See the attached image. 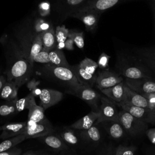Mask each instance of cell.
Wrapping results in <instances>:
<instances>
[{"instance_id": "22", "label": "cell", "mask_w": 155, "mask_h": 155, "mask_svg": "<svg viewBox=\"0 0 155 155\" xmlns=\"http://www.w3.org/2000/svg\"><path fill=\"white\" fill-rule=\"evenodd\" d=\"M70 68L80 84L93 87L96 84L97 74H92L87 72L79 64L70 65Z\"/></svg>"}, {"instance_id": "33", "label": "cell", "mask_w": 155, "mask_h": 155, "mask_svg": "<svg viewBox=\"0 0 155 155\" xmlns=\"http://www.w3.org/2000/svg\"><path fill=\"white\" fill-rule=\"evenodd\" d=\"M56 37L57 40V48L61 49L64 47V42L68 38L69 30L64 26H58L56 28Z\"/></svg>"}, {"instance_id": "50", "label": "cell", "mask_w": 155, "mask_h": 155, "mask_svg": "<svg viewBox=\"0 0 155 155\" xmlns=\"http://www.w3.org/2000/svg\"><path fill=\"white\" fill-rule=\"evenodd\" d=\"M153 155H155V153H154V154H153Z\"/></svg>"}, {"instance_id": "51", "label": "cell", "mask_w": 155, "mask_h": 155, "mask_svg": "<svg viewBox=\"0 0 155 155\" xmlns=\"http://www.w3.org/2000/svg\"><path fill=\"white\" fill-rule=\"evenodd\" d=\"M20 155H21V154H20Z\"/></svg>"}, {"instance_id": "25", "label": "cell", "mask_w": 155, "mask_h": 155, "mask_svg": "<svg viewBox=\"0 0 155 155\" xmlns=\"http://www.w3.org/2000/svg\"><path fill=\"white\" fill-rule=\"evenodd\" d=\"M99 117L98 112L91 111L85 116L79 119L69 127L78 130H87L91 127L96 124V120Z\"/></svg>"}, {"instance_id": "28", "label": "cell", "mask_w": 155, "mask_h": 155, "mask_svg": "<svg viewBox=\"0 0 155 155\" xmlns=\"http://www.w3.org/2000/svg\"><path fill=\"white\" fill-rule=\"evenodd\" d=\"M18 88L19 87L13 82L7 81L1 91L0 99L5 101H13L18 99Z\"/></svg>"}, {"instance_id": "8", "label": "cell", "mask_w": 155, "mask_h": 155, "mask_svg": "<svg viewBox=\"0 0 155 155\" xmlns=\"http://www.w3.org/2000/svg\"><path fill=\"white\" fill-rule=\"evenodd\" d=\"M98 113L99 117L95 124H99L105 120L118 121L119 111L117 110L116 104L105 95H101Z\"/></svg>"}, {"instance_id": "35", "label": "cell", "mask_w": 155, "mask_h": 155, "mask_svg": "<svg viewBox=\"0 0 155 155\" xmlns=\"http://www.w3.org/2000/svg\"><path fill=\"white\" fill-rule=\"evenodd\" d=\"M68 37L71 38L73 41L74 44H75L79 48H84L85 43L83 32H77L74 30H71L69 31Z\"/></svg>"}, {"instance_id": "14", "label": "cell", "mask_w": 155, "mask_h": 155, "mask_svg": "<svg viewBox=\"0 0 155 155\" xmlns=\"http://www.w3.org/2000/svg\"><path fill=\"white\" fill-rule=\"evenodd\" d=\"M101 14V13L93 10H87L76 12L71 17L81 20L84 23L87 31L94 32L97 27Z\"/></svg>"}, {"instance_id": "16", "label": "cell", "mask_w": 155, "mask_h": 155, "mask_svg": "<svg viewBox=\"0 0 155 155\" xmlns=\"http://www.w3.org/2000/svg\"><path fill=\"white\" fill-rule=\"evenodd\" d=\"M56 133L70 148L75 149L84 146L78 130L70 127H64L59 129Z\"/></svg>"}, {"instance_id": "5", "label": "cell", "mask_w": 155, "mask_h": 155, "mask_svg": "<svg viewBox=\"0 0 155 155\" xmlns=\"http://www.w3.org/2000/svg\"><path fill=\"white\" fill-rule=\"evenodd\" d=\"M68 94L74 95L85 102L91 108V111L98 112L101 104V94L92 87L79 84L65 91Z\"/></svg>"}, {"instance_id": "36", "label": "cell", "mask_w": 155, "mask_h": 155, "mask_svg": "<svg viewBox=\"0 0 155 155\" xmlns=\"http://www.w3.org/2000/svg\"><path fill=\"white\" fill-rule=\"evenodd\" d=\"M34 62L40 63V64H50L49 53L48 51L42 50L39 51L34 58Z\"/></svg>"}, {"instance_id": "32", "label": "cell", "mask_w": 155, "mask_h": 155, "mask_svg": "<svg viewBox=\"0 0 155 155\" xmlns=\"http://www.w3.org/2000/svg\"><path fill=\"white\" fill-rule=\"evenodd\" d=\"M111 152L113 155H134L136 147L134 146H126L119 145L114 146L111 144Z\"/></svg>"}, {"instance_id": "49", "label": "cell", "mask_w": 155, "mask_h": 155, "mask_svg": "<svg viewBox=\"0 0 155 155\" xmlns=\"http://www.w3.org/2000/svg\"><path fill=\"white\" fill-rule=\"evenodd\" d=\"M1 130V127H0V130Z\"/></svg>"}, {"instance_id": "20", "label": "cell", "mask_w": 155, "mask_h": 155, "mask_svg": "<svg viewBox=\"0 0 155 155\" xmlns=\"http://www.w3.org/2000/svg\"><path fill=\"white\" fill-rule=\"evenodd\" d=\"M27 126V122L7 123L1 127L2 133L0 139L5 140L24 134Z\"/></svg>"}, {"instance_id": "27", "label": "cell", "mask_w": 155, "mask_h": 155, "mask_svg": "<svg viewBox=\"0 0 155 155\" xmlns=\"http://www.w3.org/2000/svg\"><path fill=\"white\" fill-rule=\"evenodd\" d=\"M41 40L43 50L50 51L57 47L58 43L56 33L52 27L42 31Z\"/></svg>"}, {"instance_id": "21", "label": "cell", "mask_w": 155, "mask_h": 155, "mask_svg": "<svg viewBox=\"0 0 155 155\" xmlns=\"http://www.w3.org/2000/svg\"><path fill=\"white\" fill-rule=\"evenodd\" d=\"M132 52L155 74V51L149 49L148 47L135 48Z\"/></svg>"}, {"instance_id": "47", "label": "cell", "mask_w": 155, "mask_h": 155, "mask_svg": "<svg viewBox=\"0 0 155 155\" xmlns=\"http://www.w3.org/2000/svg\"><path fill=\"white\" fill-rule=\"evenodd\" d=\"M153 12H154V25H155V0L153 4Z\"/></svg>"}, {"instance_id": "41", "label": "cell", "mask_w": 155, "mask_h": 155, "mask_svg": "<svg viewBox=\"0 0 155 155\" xmlns=\"http://www.w3.org/2000/svg\"><path fill=\"white\" fill-rule=\"evenodd\" d=\"M143 96L148 99L150 105L151 110L155 111V93L143 94Z\"/></svg>"}, {"instance_id": "12", "label": "cell", "mask_w": 155, "mask_h": 155, "mask_svg": "<svg viewBox=\"0 0 155 155\" xmlns=\"http://www.w3.org/2000/svg\"><path fill=\"white\" fill-rule=\"evenodd\" d=\"M132 1L137 0H88L78 12L93 10L102 13L115 5Z\"/></svg>"}, {"instance_id": "31", "label": "cell", "mask_w": 155, "mask_h": 155, "mask_svg": "<svg viewBox=\"0 0 155 155\" xmlns=\"http://www.w3.org/2000/svg\"><path fill=\"white\" fill-rule=\"evenodd\" d=\"M25 139H27L25 134H22L16 137L4 140L1 143H0V153L5 151L12 148L16 147L17 145Z\"/></svg>"}, {"instance_id": "11", "label": "cell", "mask_w": 155, "mask_h": 155, "mask_svg": "<svg viewBox=\"0 0 155 155\" xmlns=\"http://www.w3.org/2000/svg\"><path fill=\"white\" fill-rule=\"evenodd\" d=\"M125 84L131 90L143 95L155 93V81L150 78H125Z\"/></svg>"}, {"instance_id": "34", "label": "cell", "mask_w": 155, "mask_h": 155, "mask_svg": "<svg viewBox=\"0 0 155 155\" xmlns=\"http://www.w3.org/2000/svg\"><path fill=\"white\" fill-rule=\"evenodd\" d=\"M79 65L87 72L92 74H96L95 73L98 67V65L97 62L91 59L85 58L80 62Z\"/></svg>"}, {"instance_id": "17", "label": "cell", "mask_w": 155, "mask_h": 155, "mask_svg": "<svg viewBox=\"0 0 155 155\" xmlns=\"http://www.w3.org/2000/svg\"><path fill=\"white\" fill-rule=\"evenodd\" d=\"M38 138L45 147L51 151H62L70 149V147L65 143L55 130L48 134Z\"/></svg>"}, {"instance_id": "44", "label": "cell", "mask_w": 155, "mask_h": 155, "mask_svg": "<svg viewBox=\"0 0 155 155\" xmlns=\"http://www.w3.org/2000/svg\"><path fill=\"white\" fill-rule=\"evenodd\" d=\"M22 155H51L50 154L41 151H27L24 153Z\"/></svg>"}, {"instance_id": "26", "label": "cell", "mask_w": 155, "mask_h": 155, "mask_svg": "<svg viewBox=\"0 0 155 155\" xmlns=\"http://www.w3.org/2000/svg\"><path fill=\"white\" fill-rule=\"evenodd\" d=\"M124 86L125 82L124 81L111 87L101 90V91L104 95L112 100L116 104H119L122 101L124 98L125 92Z\"/></svg>"}, {"instance_id": "46", "label": "cell", "mask_w": 155, "mask_h": 155, "mask_svg": "<svg viewBox=\"0 0 155 155\" xmlns=\"http://www.w3.org/2000/svg\"><path fill=\"white\" fill-rule=\"evenodd\" d=\"M41 90L38 88V87H36V88L33 89L32 90H31L30 93L35 97L36 96H39V94L41 93Z\"/></svg>"}, {"instance_id": "13", "label": "cell", "mask_w": 155, "mask_h": 155, "mask_svg": "<svg viewBox=\"0 0 155 155\" xmlns=\"http://www.w3.org/2000/svg\"><path fill=\"white\" fill-rule=\"evenodd\" d=\"M122 110H124L134 117L139 119L143 122L149 124H155V111L150 109L140 107L125 105L116 104Z\"/></svg>"}, {"instance_id": "18", "label": "cell", "mask_w": 155, "mask_h": 155, "mask_svg": "<svg viewBox=\"0 0 155 155\" xmlns=\"http://www.w3.org/2000/svg\"><path fill=\"white\" fill-rule=\"evenodd\" d=\"M79 133L84 146H97L102 140V134L97 124H94L87 130H79Z\"/></svg>"}, {"instance_id": "19", "label": "cell", "mask_w": 155, "mask_h": 155, "mask_svg": "<svg viewBox=\"0 0 155 155\" xmlns=\"http://www.w3.org/2000/svg\"><path fill=\"white\" fill-rule=\"evenodd\" d=\"M39 97L40 106L46 110L60 102L63 98V94L56 90L43 88L41 90Z\"/></svg>"}, {"instance_id": "7", "label": "cell", "mask_w": 155, "mask_h": 155, "mask_svg": "<svg viewBox=\"0 0 155 155\" xmlns=\"http://www.w3.org/2000/svg\"><path fill=\"white\" fill-rule=\"evenodd\" d=\"M88 0H56L54 11L61 21L77 12Z\"/></svg>"}, {"instance_id": "37", "label": "cell", "mask_w": 155, "mask_h": 155, "mask_svg": "<svg viewBox=\"0 0 155 155\" xmlns=\"http://www.w3.org/2000/svg\"><path fill=\"white\" fill-rule=\"evenodd\" d=\"M111 57L107 53L102 52L99 57L97 65L101 70H105L108 68V63Z\"/></svg>"}, {"instance_id": "38", "label": "cell", "mask_w": 155, "mask_h": 155, "mask_svg": "<svg viewBox=\"0 0 155 155\" xmlns=\"http://www.w3.org/2000/svg\"><path fill=\"white\" fill-rule=\"evenodd\" d=\"M31 96V93H30L27 96L22 99H18L16 101V108L18 112H20L25 109H27V107H28V102Z\"/></svg>"}, {"instance_id": "30", "label": "cell", "mask_w": 155, "mask_h": 155, "mask_svg": "<svg viewBox=\"0 0 155 155\" xmlns=\"http://www.w3.org/2000/svg\"><path fill=\"white\" fill-rule=\"evenodd\" d=\"M18 99L13 101H5L0 104V117L9 118L19 113L16 105Z\"/></svg>"}, {"instance_id": "48", "label": "cell", "mask_w": 155, "mask_h": 155, "mask_svg": "<svg viewBox=\"0 0 155 155\" xmlns=\"http://www.w3.org/2000/svg\"><path fill=\"white\" fill-rule=\"evenodd\" d=\"M149 49L151 50H153V51H155V45H153V46H151V47H148Z\"/></svg>"}, {"instance_id": "42", "label": "cell", "mask_w": 155, "mask_h": 155, "mask_svg": "<svg viewBox=\"0 0 155 155\" xmlns=\"http://www.w3.org/2000/svg\"><path fill=\"white\" fill-rule=\"evenodd\" d=\"M39 84H40V81H39L35 78H33L31 79H30L27 82V87L31 91L33 89L38 87V86L39 85Z\"/></svg>"}, {"instance_id": "3", "label": "cell", "mask_w": 155, "mask_h": 155, "mask_svg": "<svg viewBox=\"0 0 155 155\" xmlns=\"http://www.w3.org/2000/svg\"><path fill=\"white\" fill-rule=\"evenodd\" d=\"M33 67V64L25 59L15 46V51L7 59V81L13 82L19 88L30 79Z\"/></svg>"}, {"instance_id": "9", "label": "cell", "mask_w": 155, "mask_h": 155, "mask_svg": "<svg viewBox=\"0 0 155 155\" xmlns=\"http://www.w3.org/2000/svg\"><path fill=\"white\" fill-rule=\"evenodd\" d=\"M124 81L123 76L116 71H112L108 68L102 70L98 73L95 84L101 90L114 86Z\"/></svg>"}, {"instance_id": "29", "label": "cell", "mask_w": 155, "mask_h": 155, "mask_svg": "<svg viewBox=\"0 0 155 155\" xmlns=\"http://www.w3.org/2000/svg\"><path fill=\"white\" fill-rule=\"evenodd\" d=\"M50 64L59 66L70 68V65L68 63L63 51L57 47L48 51Z\"/></svg>"}, {"instance_id": "15", "label": "cell", "mask_w": 155, "mask_h": 155, "mask_svg": "<svg viewBox=\"0 0 155 155\" xmlns=\"http://www.w3.org/2000/svg\"><path fill=\"white\" fill-rule=\"evenodd\" d=\"M124 90L125 92L122 101L116 104H125L151 109L150 103L145 96L131 90L125 84Z\"/></svg>"}, {"instance_id": "39", "label": "cell", "mask_w": 155, "mask_h": 155, "mask_svg": "<svg viewBox=\"0 0 155 155\" xmlns=\"http://www.w3.org/2000/svg\"><path fill=\"white\" fill-rule=\"evenodd\" d=\"M22 150L18 147L12 148L5 151L0 153V155H20L21 154Z\"/></svg>"}, {"instance_id": "40", "label": "cell", "mask_w": 155, "mask_h": 155, "mask_svg": "<svg viewBox=\"0 0 155 155\" xmlns=\"http://www.w3.org/2000/svg\"><path fill=\"white\" fill-rule=\"evenodd\" d=\"M97 155H113L111 144H107L102 146L98 152Z\"/></svg>"}, {"instance_id": "24", "label": "cell", "mask_w": 155, "mask_h": 155, "mask_svg": "<svg viewBox=\"0 0 155 155\" xmlns=\"http://www.w3.org/2000/svg\"><path fill=\"white\" fill-rule=\"evenodd\" d=\"M99 124H101L110 137L114 139H121L124 136L126 132L119 121L105 120Z\"/></svg>"}, {"instance_id": "4", "label": "cell", "mask_w": 155, "mask_h": 155, "mask_svg": "<svg viewBox=\"0 0 155 155\" xmlns=\"http://www.w3.org/2000/svg\"><path fill=\"white\" fill-rule=\"evenodd\" d=\"M39 72L44 79L64 88L65 91L80 84L70 67L67 68L45 64L39 68Z\"/></svg>"}, {"instance_id": "10", "label": "cell", "mask_w": 155, "mask_h": 155, "mask_svg": "<svg viewBox=\"0 0 155 155\" xmlns=\"http://www.w3.org/2000/svg\"><path fill=\"white\" fill-rule=\"evenodd\" d=\"M54 130L51 124L45 117L38 122L30 123L27 122V126L24 134L26 139L38 138L48 134Z\"/></svg>"}, {"instance_id": "1", "label": "cell", "mask_w": 155, "mask_h": 155, "mask_svg": "<svg viewBox=\"0 0 155 155\" xmlns=\"http://www.w3.org/2000/svg\"><path fill=\"white\" fill-rule=\"evenodd\" d=\"M42 31H39L33 26L30 20H27L15 30L16 47L20 53L31 64L35 56L42 50Z\"/></svg>"}, {"instance_id": "43", "label": "cell", "mask_w": 155, "mask_h": 155, "mask_svg": "<svg viewBox=\"0 0 155 155\" xmlns=\"http://www.w3.org/2000/svg\"><path fill=\"white\" fill-rule=\"evenodd\" d=\"M73 44H74L73 41L71 38L68 37V38L66 39V41L64 42V47L68 50H73L74 49Z\"/></svg>"}, {"instance_id": "45", "label": "cell", "mask_w": 155, "mask_h": 155, "mask_svg": "<svg viewBox=\"0 0 155 155\" xmlns=\"http://www.w3.org/2000/svg\"><path fill=\"white\" fill-rule=\"evenodd\" d=\"M6 82H7L6 77H5L2 74H0V93H1V91L3 86L4 85V84H5Z\"/></svg>"}, {"instance_id": "2", "label": "cell", "mask_w": 155, "mask_h": 155, "mask_svg": "<svg viewBox=\"0 0 155 155\" xmlns=\"http://www.w3.org/2000/svg\"><path fill=\"white\" fill-rule=\"evenodd\" d=\"M116 71L128 79L154 78V73L133 53L119 51L116 56Z\"/></svg>"}, {"instance_id": "23", "label": "cell", "mask_w": 155, "mask_h": 155, "mask_svg": "<svg viewBox=\"0 0 155 155\" xmlns=\"http://www.w3.org/2000/svg\"><path fill=\"white\" fill-rule=\"evenodd\" d=\"M35 96L31 94L27 109L28 110V122H38L45 118L44 115V109L40 105H38L35 102Z\"/></svg>"}, {"instance_id": "6", "label": "cell", "mask_w": 155, "mask_h": 155, "mask_svg": "<svg viewBox=\"0 0 155 155\" xmlns=\"http://www.w3.org/2000/svg\"><path fill=\"white\" fill-rule=\"evenodd\" d=\"M118 121L125 131L133 137L142 136L146 133L148 128V124L122 109L119 111Z\"/></svg>"}]
</instances>
